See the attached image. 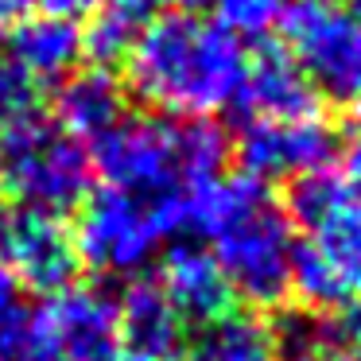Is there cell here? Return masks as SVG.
Returning a JSON list of instances; mask_svg holds the SVG:
<instances>
[{
  "mask_svg": "<svg viewBox=\"0 0 361 361\" xmlns=\"http://www.w3.org/2000/svg\"><path fill=\"white\" fill-rule=\"evenodd\" d=\"M125 117H128L125 113V86L105 66H90V71L66 74L59 94H55V121L71 136H78L86 144L105 136Z\"/></svg>",
  "mask_w": 361,
  "mask_h": 361,
  "instance_id": "obj_13",
  "label": "cell"
},
{
  "mask_svg": "<svg viewBox=\"0 0 361 361\" xmlns=\"http://www.w3.org/2000/svg\"><path fill=\"white\" fill-rule=\"evenodd\" d=\"M133 361H183L179 353H148V357H133Z\"/></svg>",
  "mask_w": 361,
  "mask_h": 361,
  "instance_id": "obj_26",
  "label": "cell"
},
{
  "mask_svg": "<svg viewBox=\"0 0 361 361\" xmlns=\"http://www.w3.org/2000/svg\"><path fill=\"white\" fill-rule=\"evenodd\" d=\"M35 361H133L117 299L102 288L66 283L32 311Z\"/></svg>",
  "mask_w": 361,
  "mask_h": 361,
  "instance_id": "obj_8",
  "label": "cell"
},
{
  "mask_svg": "<svg viewBox=\"0 0 361 361\" xmlns=\"http://www.w3.org/2000/svg\"><path fill=\"white\" fill-rule=\"evenodd\" d=\"M156 283L167 295V303L179 311V319H190V322H206L214 314L229 311V299H233L221 268L214 264L210 249L198 241L167 245Z\"/></svg>",
  "mask_w": 361,
  "mask_h": 361,
  "instance_id": "obj_12",
  "label": "cell"
},
{
  "mask_svg": "<svg viewBox=\"0 0 361 361\" xmlns=\"http://www.w3.org/2000/svg\"><path fill=\"white\" fill-rule=\"evenodd\" d=\"M288 214L295 221L291 291L314 311H353L361 303V195L322 167L291 183Z\"/></svg>",
  "mask_w": 361,
  "mask_h": 361,
  "instance_id": "obj_4",
  "label": "cell"
},
{
  "mask_svg": "<svg viewBox=\"0 0 361 361\" xmlns=\"http://www.w3.org/2000/svg\"><path fill=\"white\" fill-rule=\"evenodd\" d=\"M210 8L214 20L245 43V39H260L264 32H272L280 24L283 0H210Z\"/></svg>",
  "mask_w": 361,
  "mask_h": 361,
  "instance_id": "obj_19",
  "label": "cell"
},
{
  "mask_svg": "<svg viewBox=\"0 0 361 361\" xmlns=\"http://www.w3.org/2000/svg\"><path fill=\"white\" fill-rule=\"evenodd\" d=\"M187 229L190 221L183 206L105 183L102 190H90L82 202L74 241L82 264H94L105 276H136L159 257V249L175 233Z\"/></svg>",
  "mask_w": 361,
  "mask_h": 361,
  "instance_id": "obj_5",
  "label": "cell"
},
{
  "mask_svg": "<svg viewBox=\"0 0 361 361\" xmlns=\"http://www.w3.org/2000/svg\"><path fill=\"white\" fill-rule=\"evenodd\" d=\"M229 140L214 121H171V117H125L90 144L94 171L109 187L175 202L195 214V198L221 179Z\"/></svg>",
  "mask_w": 361,
  "mask_h": 361,
  "instance_id": "obj_3",
  "label": "cell"
},
{
  "mask_svg": "<svg viewBox=\"0 0 361 361\" xmlns=\"http://www.w3.org/2000/svg\"><path fill=\"white\" fill-rule=\"evenodd\" d=\"M276 361H342V353H338L330 326H303L288 342H280V357Z\"/></svg>",
  "mask_w": 361,
  "mask_h": 361,
  "instance_id": "obj_21",
  "label": "cell"
},
{
  "mask_svg": "<svg viewBox=\"0 0 361 361\" xmlns=\"http://www.w3.org/2000/svg\"><path fill=\"white\" fill-rule=\"evenodd\" d=\"M39 105V82H32L8 55H0V121L12 125L20 117H32Z\"/></svg>",
  "mask_w": 361,
  "mask_h": 361,
  "instance_id": "obj_20",
  "label": "cell"
},
{
  "mask_svg": "<svg viewBox=\"0 0 361 361\" xmlns=\"http://www.w3.org/2000/svg\"><path fill=\"white\" fill-rule=\"evenodd\" d=\"M330 334H334V342H338L342 361H361V311H350L342 322H334Z\"/></svg>",
  "mask_w": 361,
  "mask_h": 361,
  "instance_id": "obj_23",
  "label": "cell"
},
{
  "mask_svg": "<svg viewBox=\"0 0 361 361\" xmlns=\"http://www.w3.org/2000/svg\"><path fill=\"white\" fill-rule=\"evenodd\" d=\"M20 8H32L35 16H55L78 24L82 16H90L97 8V0H20Z\"/></svg>",
  "mask_w": 361,
  "mask_h": 361,
  "instance_id": "obj_22",
  "label": "cell"
},
{
  "mask_svg": "<svg viewBox=\"0 0 361 361\" xmlns=\"http://www.w3.org/2000/svg\"><path fill=\"white\" fill-rule=\"evenodd\" d=\"M245 43L187 8H171L125 55V90L140 105L171 121H210L229 109L241 90Z\"/></svg>",
  "mask_w": 361,
  "mask_h": 361,
  "instance_id": "obj_1",
  "label": "cell"
},
{
  "mask_svg": "<svg viewBox=\"0 0 361 361\" xmlns=\"http://www.w3.org/2000/svg\"><path fill=\"white\" fill-rule=\"evenodd\" d=\"M190 229L206 237L229 295L272 307L291 291L295 221L288 206L252 175H221L195 198Z\"/></svg>",
  "mask_w": 361,
  "mask_h": 361,
  "instance_id": "obj_2",
  "label": "cell"
},
{
  "mask_svg": "<svg viewBox=\"0 0 361 361\" xmlns=\"http://www.w3.org/2000/svg\"><path fill=\"white\" fill-rule=\"evenodd\" d=\"M4 190L24 206L66 214L86 202L94 183L90 144L71 136L55 117H20L0 128Z\"/></svg>",
  "mask_w": 361,
  "mask_h": 361,
  "instance_id": "obj_6",
  "label": "cell"
},
{
  "mask_svg": "<svg viewBox=\"0 0 361 361\" xmlns=\"http://www.w3.org/2000/svg\"><path fill=\"white\" fill-rule=\"evenodd\" d=\"M20 16V0H0V35H8Z\"/></svg>",
  "mask_w": 361,
  "mask_h": 361,
  "instance_id": "obj_25",
  "label": "cell"
},
{
  "mask_svg": "<svg viewBox=\"0 0 361 361\" xmlns=\"http://www.w3.org/2000/svg\"><path fill=\"white\" fill-rule=\"evenodd\" d=\"M280 334L252 311H221L198 322L190 361H276Z\"/></svg>",
  "mask_w": 361,
  "mask_h": 361,
  "instance_id": "obj_15",
  "label": "cell"
},
{
  "mask_svg": "<svg viewBox=\"0 0 361 361\" xmlns=\"http://www.w3.org/2000/svg\"><path fill=\"white\" fill-rule=\"evenodd\" d=\"M164 12H171V0H97L82 43L97 59V66H105L113 59H125Z\"/></svg>",
  "mask_w": 361,
  "mask_h": 361,
  "instance_id": "obj_17",
  "label": "cell"
},
{
  "mask_svg": "<svg viewBox=\"0 0 361 361\" xmlns=\"http://www.w3.org/2000/svg\"><path fill=\"white\" fill-rule=\"evenodd\" d=\"M334 156V133L322 117L303 121H245V133L237 136V159L245 175L268 179H303L322 171Z\"/></svg>",
  "mask_w": 361,
  "mask_h": 361,
  "instance_id": "obj_10",
  "label": "cell"
},
{
  "mask_svg": "<svg viewBox=\"0 0 361 361\" xmlns=\"http://www.w3.org/2000/svg\"><path fill=\"white\" fill-rule=\"evenodd\" d=\"M350 12H353V16L361 20V0H350Z\"/></svg>",
  "mask_w": 361,
  "mask_h": 361,
  "instance_id": "obj_27",
  "label": "cell"
},
{
  "mask_svg": "<svg viewBox=\"0 0 361 361\" xmlns=\"http://www.w3.org/2000/svg\"><path fill=\"white\" fill-rule=\"evenodd\" d=\"M86 51L82 32L74 20L55 16H32L24 24H12L8 32V59L27 74L32 82H63L78 71V59Z\"/></svg>",
  "mask_w": 361,
  "mask_h": 361,
  "instance_id": "obj_14",
  "label": "cell"
},
{
  "mask_svg": "<svg viewBox=\"0 0 361 361\" xmlns=\"http://www.w3.org/2000/svg\"><path fill=\"white\" fill-rule=\"evenodd\" d=\"M233 105L241 109L245 121L322 117L314 90L303 82V74L291 66V59L283 55V51H268V55H260V59H249Z\"/></svg>",
  "mask_w": 361,
  "mask_h": 361,
  "instance_id": "obj_11",
  "label": "cell"
},
{
  "mask_svg": "<svg viewBox=\"0 0 361 361\" xmlns=\"http://www.w3.org/2000/svg\"><path fill=\"white\" fill-rule=\"evenodd\" d=\"M121 311V330L133 357H148V353H175L183 338V319L167 295L159 291L156 280H136L125 291V299H117Z\"/></svg>",
  "mask_w": 361,
  "mask_h": 361,
  "instance_id": "obj_16",
  "label": "cell"
},
{
  "mask_svg": "<svg viewBox=\"0 0 361 361\" xmlns=\"http://www.w3.org/2000/svg\"><path fill=\"white\" fill-rule=\"evenodd\" d=\"M345 183L361 195V121L350 128V144H345Z\"/></svg>",
  "mask_w": 361,
  "mask_h": 361,
  "instance_id": "obj_24",
  "label": "cell"
},
{
  "mask_svg": "<svg viewBox=\"0 0 361 361\" xmlns=\"http://www.w3.org/2000/svg\"><path fill=\"white\" fill-rule=\"evenodd\" d=\"M0 198H4V159H0Z\"/></svg>",
  "mask_w": 361,
  "mask_h": 361,
  "instance_id": "obj_28",
  "label": "cell"
},
{
  "mask_svg": "<svg viewBox=\"0 0 361 361\" xmlns=\"http://www.w3.org/2000/svg\"><path fill=\"white\" fill-rule=\"evenodd\" d=\"M283 55L291 59L319 102H361V20L338 0H291L280 24Z\"/></svg>",
  "mask_w": 361,
  "mask_h": 361,
  "instance_id": "obj_7",
  "label": "cell"
},
{
  "mask_svg": "<svg viewBox=\"0 0 361 361\" xmlns=\"http://www.w3.org/2000/svg\"><path fill=\"white\" fill-rule=\"evenodd\" d=\"M0 361H35L32 311L20 299V283L0 264Z\"/></svg>",
  "mask_w": 361,
  "mask_h": 361,
  "instance_id": "obj_18",
  "label": "cell"
},
{
  "mask_svg": "<svg viewBox=\"0 0 361 361\" xmlns=\"http://www.w3.org/2000/svg\"><path fill=\"white\" fill-rule=\"evenodd\" d=\"M0 264L20 288H32L39 295L74 283L82 257L74 241V226H66L63 214L39 210V206L12 202L0 210Z\"/></svg>",
  "mask_w": 361,
  "mask_h": 361,
  "instance_id": "obj_9",
  "label": "cell"
}]
</instances>
